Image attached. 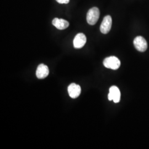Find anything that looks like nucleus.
Segmentation results:
<instances>
[{
    "mask_svg": "<svg viewBox=\"0 0 149 149\" xmlns=\"http://www.w3.org/2000/svg\"><path fill=\"white\" fill-rule=\"evenodd\" d=\"M60 4H68L70 2V0H56Z\"/></svg>",
    "mask_w": 149,
    "mask_h": 149,
    "instance_id": "10",
    "label": "nucleus"
},
{
    "mask_svg": "<svg viewBox=\"0 0 149 149\" xmlns=\"http://www.w3.org/2000/svg\"><path fill=\"white\" fill-rule=\"evenodd\" d=\"M100 15V10L97 7H93L89 10L87 14V21L90 25H95L98 21Z\"/></svg>",
    "mask_w": 149,
    "mask_h": 149,
    "instance_id": "1",
    "label": "nucleus"
},
{
    "mask_svg": "<svg viewBox=\"0 0 149 149\" xmlns=\"http://www.w3.org/2000/svg\"><path fill=\"white\" fill-rule=\"evenodd\" d=\"M134 45L135 48L140 52H145L148 48V43L141 36H138L134 39Z\"/></svg>",
    "mask_w": 149,
    "mask_h": 149,
    "instance_id": "3",
    "label": "nucleus"
},
{
    "mask_svg": "<svg viewBox=\"0 0 149 149\" xmlns=\"http://www.w3.org/2000/svg\"><path fill=\"white\" fill-rule=\"evenodd\" d=\"M68 90L69 95L71 98H76L80 96L81 92V88L79 85L73 83L69 86Z\"/></svg>",
    "mask_w": 149,
    "mask_h": 149,
    "instance_id": "8",
    "label": "nucleus"
},
{
    "mask_svg": "<svg viewBox=\"0 0 149 149\" xmlns=\"http://www.w3.org/2000/svg\"><path fill=\"white\" fill-rule=\"evenodd\" d=\"M112 17L110 16H106L104 17L100 27V31L103 34L109 33L112 27Z\"/></svg>",
    "mask_w": 149,
    "mask_h": 149,
    "instance_id": "5",
    "label": "nucleus"
},
{
    "mask_svg": "<svg viewBox=\"0 0 149 149\" xmlns=\"http://www.w3.org/2000/svg\"><path fill=\"white\" fill-rule=\"evenodd\" d=\"M109 101H113L114 103H118L120 100V92L117 86H113L110 89L108 95Z\"/></svg>",
    "mask_w": 149,
    "mask_h": 149,
    "instance_id": "4",
    "label": "nucleus"
},
{
    "mask_svg": "<svg viewBox=\"0 0 149 149\" xmlns=\"http://www.w3.org/2000/svg\"><path fill=\"white\" fill-rule=\"evenodd\" d=\"M52 23L54 27L60 30L65 29L69 26V22L63 19H59L58 18H55L53 20Z\"/></svg>",
    "mask_w": 149,
    "mask_h": 149,
    "instance_id": "9",
    "label": "nucleus"
},
{
    "mask_svg": "<svg viewBox=\"0 0 149 149\" xmlns=\"http://www.w3.org/2000/svg\"><path fill=\"white\" fill-rule=\"evenodd\" d=\"M103 65L106 68L116 70L120 67V61L116 56H110L104 60Z\"/></svg>",
    "mask_w": 149,
    "mask_h": 149,
    "instance_id": "2",
    "label": "nucleus"
},
{
    "mask_svg": "<svg viewBox=\"0 0 149 149\" xmlns=\"http://www.w3.org/2000/svg\"><path fill=\"white\" fill-rule=\"evenodd\" d=\"M49 74L48 67L44 64H40L38 66L36 71V76L39 79H44L46 78Z\"/></svg>",
    "mask_w": 149,
    "mask_h": 149,
    "instance_id": "7",
    "label": "nucleus"
},
{
    "mask_svg": "<svg viewBox=\"0 0 149 149\" xmlns=\"http://www.w3.org/2000/svg\"><path fill=\"white\" fill-rule=\"evenodd\" d=\"M86 42L87 38L85 35L83 33H79L75 36L74 39V47L76 49H81L85 45Z\"/></svg>",
    "mask_w": 149,
    "mask_h": 149,
    "instance_id": "6",
    "label": "nucleus"
}]
</instances>
